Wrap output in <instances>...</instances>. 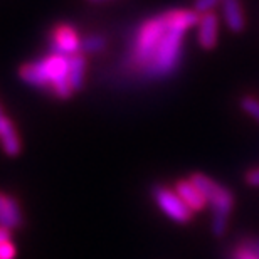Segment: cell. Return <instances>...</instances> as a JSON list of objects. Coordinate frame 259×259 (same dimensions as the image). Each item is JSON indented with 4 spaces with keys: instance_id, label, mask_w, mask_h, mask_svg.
<instances>
[{
    "instance_id": "cell-6",
    "label": "cell",
    "mask_w": 259,
    "mask_h": 259,
    "mask_svg": "<svg viewBox=\"0 0 259 259\" xmlns=\"http://www.w3.org/2000/svg\"><path fill=\"white\" fill-rule=\"evenodd\" d=\"M0 226L10 231L22 226V212L19 204L10 195L2 192H0Z\"/></svg>"
},
{
    "instance_id": "cell-8",
    "label": "cell",
    "mask_w": 259,
    "mask_h": 259,
    "mask_svg": "<svg viewBox=\"0 0 259 259\" xmlns=\"http://www.w3.org/2000/svg\"><path fill=\"white\" fill-rule=\"evenodd\" d=\"M0 145H2L4 152L15 157L20 152V140L17 137V132L12 125V121L5 116V113L0 106Z\"/></svg>"
},
{
    "instance_id": "cell-11",
    "label": "cell",
    "mask_w": 259,
    "mask_h": 259,
    "mask_svg": "<svg viewBox=\"0 0 259 259\" xmlns=\"http://www.w3.org/2000/svg\"><path fill=\"white\" fill-rule=\"evenodd\" d=\"M82 79H84V56L77 53L69 56V81L72 90H79Z\"/></svg>"
},
{
    "instance_id": "cell-13",
    "label": "cell",
    "mask_w": 259,
    "mask_h": 259,
    "mask_svg": "<svg viewBox=\"0 0 259 259\" xmlns=\"http://www.w3.org/2000/svg\"><path fill=\"white\" fill-rule=\"evenodd\" d=\"M241 106H242V110L247 113V115H251L254 120L259 121V101L256 100V98H251V96L242 98Z\"/></svg>"
},
{
    "instance_id": "cell-2",
    "label": "cell",
    "mask_w": 259,
    "mask_h": 259,
    "mask_svg": "<svg viewBox=\"0 0 259 259\" xmlns=\"http://www.w3.org/2000/svg\"><path fill=\"white\" fill-rule=\"evenodd\" d=\"M20 77L27 84L46 88L58 98H69L72 86L69 81V58L61 54H51L46 59L24 64L20 67Z\"/></svg>"
},
{
    "instance_id": "cell-10",
    "label": "cell",
    "mask_w": 259,
    "mask_h": 259,
    "mask_svg": "<svg viewBox=\"0 0 259 259\" xmlns=\"http://www.w3.org/2000/svg\"><path fill=\"white\" fill-rule=\"evenodd\" d=\"M222 12H224L226 24L229 25L231 30H234V32H241V30L244 29L246 19H244V12H242L239 0H224Z\"/></svg>"
},
{
    "instance_id": "cell-12",
    "label": "cell",
    "mask_w": 259,
    "mask_h": 259,
    "mask_svg": "<svg viewBox=\"0 0 259 259\" xmlns=\"http://www.w3.org/2000/svg\"><path fill=\"white\" fill-rule=\"evenodd\" d=\"M81 48L84 53H101L106 48V40L101 35H88L81 40Z\"/></svg>"
},
{
    "instance_id": "cell-16",
    "label": "cell",
    "mask_w": 259,
    "mask_h": 259,
    "mask_svg": "<svg viewBox=\"0 0 259 259\" xmlns=\"http://www.w3.org/2000/svg\"><path fill=\"white\" fill-rule=\"evenodd\" d=\"M15 257V247L12 241H7L0 244V259H14Z\"/></svg>"
},
{
    "instance_id": "cell-1",
    "label": "cell",
    "mask_w": 259,
    "mask_h": 259,
    "mask_svg": "<svg viewBox=\"0 0 259 259\" xmlns=\"http://www.w3.org/2000/svg\"><path fill=\"white\" fill-rule=\"evenodd\" d=\"M199 20L195 10H168L145 20L130 46L126 66L150 79L172 74L182 58L185 32Z\"/></svg>"
},
{
    "instance_id": "cell-9",
    "label": "cell",
    "mask_w": 259,
    "mask_h": 259,
    "mask_svg": "<svg viewBox=\"0 0 259 259\" xmlns=\"http://www.w3.org/2000/svg\"><path fill=\"white\" fill-rule=\"evenodd\" d=\"M177 194L180 199L184 200V204L189 207L192 212H199L205 207V199L200 194V190L195 187L192 180H179L177 182Z\"/></svg>"
},
{
    "instance_id": "cell-3",
    "label": "cell",
    "mask_w": 259,
    "mask_h": 259,
    "mask_svg": "<svg viewBox=\"0 0 259 259\" xmlns=\"http://www.w3.org/2000/svg\"><path fill=\"white\" fill-rule=\"evenodd\" d=\"M190 180L200 190V194L204 195L205 202L212 209V232L215 236H222L226 232L227 219H229L232 205H234V197H232L231 190L214 182L204 174H195L190 177Z\"/></svg>"
},
{
    "instance_id": "cell-15",
    "label": "cell",
    "mask_w": 259,
    "mask_h": 259,
    "mask_svg": "<svg viewBox=\"0 0 259 259\" xmlns=\"http://www.w3.org/2000/svg\"><path fill=\"white\" fill-rule=\"evenodd\" d=\"M217 4H219V0H195V12L202 15L209 14Z\"/></svg>"
},
{
    "instance_id": "cell-20",
    "label": "cell",
    "mask_w": 259,
    "mask_h": 259,
    "mask_svg": "<svg viewBox=\"0 0 259 259\" xmlns=\"http://www.w3.org/2000/svg\"><path fill=\"white\" fill-rule=\"evenodd\" d=\"M90 2H95V4H100V2H110V0H90Z\"/></svg>"
},
{
    "instance_id": "cell-18",
    "label": "cell",
    "mask_w": 259,
    "mask_h": 259,
    "mask_svg": "<svg viewBox=\"0 0 259 259\" xmlns=\"http://www.w3.org/2000/svg\"><path fill=\"white\" fill-rule=\"evenodd\" d=\"M242 246H246L247 249H251L252 252H256V254L259 256V239H256V237H251V239H244L241 242Z\"/></svg>"
},
{
    "instance_id": "cell-19",
    "label": "cell",
    "mask_w": 259,
    "mask_h": 259,
    "mask_svg": "<svg viewBox=\"0 0 259 259\" xmlns=\"http://www.w3.org/2000/svg\"><path fill=\"white\" fill-rule=\"evenodd\" d=\"M10 237H12V234H10V229H7V227L0 226V244H4V242L10 241Z\"/></svg>"
},
{
    "instance_id": "cell-5",
    "label": "cell",
    "mask_w": 259,
    "mask_h": 259,
    "mask_svg": "<svg viewBox=\"0 0 259 259\" xmlns=\"http://www.w3.org/2000/svg\"><path fill=\"white\" fill-rule=\"evenodd\" d=\"M51 42H53L54 54L66 56V58L77 54V49L81 48V40L77 37L76 29L67 24H59L58 27H54L51 34Z\"/></svg>"
},
{
    "instance_id": "cell-7",
    "label": "cell",
    "mask_w": 259,
    "mask_h": 259,
    "mask_svg": "<svg viewBox=\"0 0 259 259\" xmlns=\"http://www.w3.org/2000/svg\"><path fill=\"white\" fill-rule=\"evenodd\" d=\"M217 34H219V20L214 12L200 15L199 20V44L204 49H214L217 44Z\"/></svg>"
},
{
    "instance_id": "cell-14",
    "label": "cell",
    "mask_w": 259,
    "mask_h": 259,
    "mask_svg": "<svg viewBox=\"0 0 259 259\" xmlns=\"http://www.w3.org/2000/svg\"><path fill=\"white\" fill-rule=\"evenodd\" d=\"M232 259H259L256 252H252L251 249H247L246 246H236L234 251H232Z\"/></svg>"
},
{
    "instance_id": "cell-17",
    "label": "cell",
    "mask_w": 259,
    "mask_h": 259,
    "mask_svg": "<svg viewBox=\"0 0 259 259\" xmlns=\"http://www.w3.org/2000/svg\"><path fill=\"white\" fill-rule=\"evenodd\" d=\"M246 180H247V184L252 185V187H259V168L249 170L246 175Z\"/></svg>"
},
{
    "instance_id": "cell-4",
    "label": "cell",
    "mask_w": 259,
    "mask_h": 259,
    "mask_svg": "<svg viewBox=\"0 0 259 259\" xmlns=\"http://www.w3.org/2000/svg\"><path fill=\"white\" fill-rule=\"evenodd\" d=\"M153 199L158 204L160 209L172 221L185 224V222L192 219V210L184 204V200L180 199L177 192L170 190L168 187H162V185L153 187Z\"/></svg>"
}]
</instances>
